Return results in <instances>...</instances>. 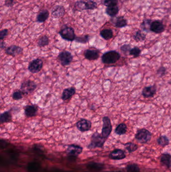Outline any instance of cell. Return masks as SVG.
I'll use <instances>...</instances> for the list:
<instances>
[{"label":"cell","instance_id":"1","mask_svg":"<svg viewBox=\"0 0 171 172\" xmlns=\"http://www.w3.org/2000/svg\"><path fill=\"white\" fill-rule=\"evenodd\" d=\"M97 7V4L93 0H80L76 2L74 9L78 11L86 10H94Z\"/></svg>","mask_w":171,"mask_h":172},{"label":"cell","instance_id":"2","mask_svg":"<svg viewBox=\"0 0 171 172\" xmlns=\"http://www.w3.org/2000/svg\"><path fill=\"white\" fill-rule=\"evenodd\" d=\"M107 140L102 135V134L98 132H94L92 135L91 142L88 145V148L89 149L102 148Z\"/></svg>","mask_w":171,"mask_h":172},{"label":"cell","instance_id":"3","mask_svg":"<svg viewBox=\"0 0 171 172\" xmlns=\"http://www.w3.org/2000/svg\"><path fill=\"white\" fill-rule=\"evenodd\" d=\"M121 58V55L118 52L111 51L106 52L102 57V62L104 64H113L117 62Z\"/></svg>","mask_w":171,"mask_h":172},{"label":"cell","instance_id":"4","mask_svg":"<svg viewBox=\"0 0 171 172\" xmlns=\"http://www.w3.org/2000/svg\"><path fill=\"white\" fill-rule=\"evenodd\" d=\"M152 133L145 128L138 130L135 135V139L140 144H146L150 140Z\"/></svg>","mask_w":171,"mask_h":172},{"label":"cell","instance_id":"5","mask_svg":"<svg viewBox=\"0 0 171 172\" xmlns=\"http://www.w3.org/2000/svg\"><path fill=\"white\" fill-rule=\"evenodd\" d=\"M37 88V85L33 81L28 80L21 84L20 91L23 94L29 95L32 93Z\"/></svg>","mask_w":171,"mask_h":172},{"label":"cell","instance_id":"6","mask_svg":"<svg viewBox=\"0 0 171 172\" xmlns=\"http://www.w3.org/2000/svg\"><path fill=\"white\" fill-rule=\"evenodd\" d=\"M59 34L63 39L69 42L74 41L76 37L74 30L71 27L63 28L59 32Z\"/></svg>","mask_w":171,"mask_h":172},{"label":"cell","instance_id":"7","mask_svg":"<svg viewBox=\"0 0 171 172\" xmlns=\"http://www.w3.org/2000/svg\"><path fill=\"white\" fill-rule=\"evenodd\" d=\"M102 135L104 138L107 139L111 132L112 131V126L111 119L108 117L104 116L102 118Z\"/></svg>","mask_w":171,"mask_h":172},{"label":"cell","instance_id":"8","mask_svg":"<svg viewBox=\"0 0 171 172\" xmlns=\"http://www.w3.org/2000/svg\"><path fill=\"white\" fill-rule=\"evenodd\" d=\"M58 60L62 66L69 65L74 59V57L71 52L66 51H62L58 56Z\"/></svg>","mask_w":171,"mask_h":172},{"label":"cell","instance_id":"9","mask_svg":"<svg viewBox=\"0 0 171 172\" xmlns=\"http://www.w3.org/2000/svg\"><path fill=\"white\" fill-rule=\"evenodd\" d=\"M43 65L42 60L40 58H36L31 61L29 64L28 69L30 72L32 74H36L42 70Z\"/></svg>","mask_w":171,"mask_h":172},{"label":"cell","instance_id":"10","mask_svg":"<svg viewBox=\"0 0 171 172\" xmlns=\"http://www.w3.org/2000/svg\"><path fill=\"white\" fill-rule=\"evenodd\" d=\"M92 122L88 119L81 118L76 124L77 129L82 132H86L90 130L92 128Z\"/></svg>","mask_w":171,"mask_h":172},{"label":"cell","instance_id":"11","mask_svg":"<svg viewBox=\"0 0 171 172\" xmlns=\"http://www.w3.org/2000/svg\"><path fill=\"white\" fill-rule=\"evenodd\" d=\"M100 51L96 48L87 49L84 52V56L88 61H95L99 58Z\"/></svg>","mask_w":171,"mask_h":172},{"label":"cell","instance_id":"12","mask_svg":"<svg viewBox=\"0 0 171 172\" xmlns=\"http://www.w3.org/2000/svg\"><path fill=\"white\" fill-rule=\"evenodd\" d=\"M83 148L81 146L77 145H70L67 147V155L71 157H77L83 151Z\"/></svg>","mask_w":171,"mask_h":172},{"label":"cell","instance_id":"13","mask_svg":"<svg viewBox=\"0 0 171 172\" xmlns=\"http://www.w3.org/2000/svg\"><path fill=\"white\" fill-rule=\"evenodd\" d=\"M23 52V49L21 47L17 45H11L7 47L5 49V53L9 56H12L13 57L21 54Z\"/></svg>","mask_w":171,"mask_h":172},{"label":"cell","instance_id":"14","mask_svg":"<svg viewBox=\"0 0 171 172\" xmlns=\"http://www.w3.org/2000/svg\"><path fill=\"white\" fill-rule=\"evenodd\" d=\"M24 109L25 115L27 117H33L37 114L38 107L36 105H28L25 106Z\"/></svg>","mask_w":171,"mask_h":172},{"label":"cell","instance_id":"15","mask_svg":"<svg viewBox=\"0 0 171 172\" xmlns=\"http://www.w3.org/2000/svg\"><path fill=\"white\" fill-rule=\"evenodd\" d=\"M165 30L163 23L159 20H154L152 22L150 26V31L156 33H161Z\"/></svg>","mask_w":171,"mask_h":172},{"label":"cell","instance_id":"16","mask_svg":"<svg viewBox=\"0 0 171 172\" xmlns=\"http://www.w3.org/2000/svg\"><path fill=\"white\" fill-rule=\"evenodd\" d=\"M157 92V87L155 85L145 87L142 90V94L145 98H151L154 96Z\"/></svg>","mask_w":171,"mask_h":172},{"label":"cell","instance_id":"17","mask_svg":"<svg viewBox=\"0 0 171 172\" xmlns=\"http://www.w3.org/2000/svg\"><path fill=\"white\" fill-rule=\"evenodd\" d=\"M110 159L113 160H121L126 157L125 151L120 149H116L109 154Z\"/></svg>","mask_w":171,"mask_h":172},{"label":"cell","instance_id":"18","mask_svg":"<svg viewBox=\"0 0 171 172\" xmlns=\"http://www.w3.org/2000/svg\"><path fill=\"white\" fill-rule=\"evenodd\" d=\"M52 16L55 18H60L65 14V9L62 6L57 5L52 9Z\"/></svg>","mask_w":171,"mask_h":172},{"label":"cell","instance_id":"19","mask_svg":"<svg viewBox=\"0 0 171 172\" xmlns=\"http://www.w3.org/2000/svg\"><path fill=\"white\" fill-rule=\"evenodd\" d=\"M76 93V89L74 87H71L66 88L63 90L62 92L61 98L63 101H66L67 100L71 98L72 96Z\"/></svg>","mask_w":171,"mask_h":172},{"label":"cell","instance_id":"20","mask_svg":"<svg viewBox=\"0 0 171 172\" xmlns=\"http://www.w3.org/2000/svg\"><path fill=\"white\" fill-rule=\"evenodd\" d=\"M160 162L163 166L168 168H171V155L168 153H164L161 155Z\"/></svg>","mask_w":171,"mask_h":172},{"label":"cell","instance_id":"21","mask_svg":"<svg viewBox=\"0 0 171 172\" xmlns=\"http://www.w3.org/2000/svg\"><path fill=\"white\" fill-rule=\"evenodd\" d=\"M12 120V113L11 110L6 111L2 113L0 115V122L1 123H9Z\"/></svg>","mask_w":171,"mask_h":172},{"label":"cell","instance_id":"22","mask_svg":"<svg viewBox=\"0 0 171 172\" xmlns=\"http://www.w3.org/2000/svg\"><path fill=\"white\" fill-rule=\"evenodd\" d=\"M49 13L48 11L46 9H44L41 11L37 16V21L39 23H43L46 21L49 17Z\"/></svg>","mask_w":171,"mask_h":172},{"label":"cell","instance_id":"23","mask_svg":"<svg viewBox=\"0 0 171 172\" xmlns=\"http://www.w3.org/2000/svg\"><path fill=\"white\" fill-rule=\"evenodd\" d=\"M100 35L105 40H108L113 37V31L111 29H104L100 31Z\"/></svg>","mask_w":171,"mask_h":172},{"label":"cell","instance_id":"24","mask_svg":"<svg viewBox=\"0 0 171 172\" xmlns=\"http://www.w3.org/2000/svg\"><path fill=\"white\" fill-rule=\"evenodd\" d=\"M106 13L111 17H114L117 15L119 8L117 5L107 7L106 10Z\"/></svg>","mask_w":171,"mask_h":172},{"label":"cell","instance_id":"25","mask_svg":"<svg viewBox=\"0 0 171 172\" xmlns=\"http://www.w3.org/2000/svg\"><path fill=\"white\" fill-rule=\"evenodd\" d=\"M114 23L116 27L121 28L127 26V21L124 17L120 16L116 18V21Z\"/></svg>","mask_w":171,"mask_h":172},{"label":"cell","instance_id":"26","mask_svg":"<svg viewBox=\"0 0 171 172\" xmlns=\"http://www.w3.org/2000/svg\"><path fill=\"white\" fill-rule=\"evenodd\" d=\"M127 131V126L126 124L124 123H121L118 124L115 130V133L116 135H125Z\"/></svg>","mask_w":171,"mask_h":172},{"label":"cell","instance_id":"27","mask_svg":"<svg viewBox=\"0 0 171 172\" xmlns=\"http://www.w3.org/2000/svg\"><path fill=\"white\" fill-rule=\"evenodd\" d=\"M153 21L150 19H145L140 24V28L143 31L146 32L150 31V26Z\"/></svg>","mask_w":171,"mask_h":172},{"label":"cell","instance_id":"28","mask_svg":"<svg viewBox=\"0 0 171 172\" xmlns=\"http://www.w3.org/2000/svg\"><path fill=\"white\" fill-rule=\"evenodd\" d=\"M157 143L160 146L164 147L169 144V140L166 135H162L157 139Z\"/></svg>","mask_w":171,"mask_h":172},{"label":"cell","instance_id":"29","mask_svg":"<svg viewBox=\"0 0 171 172\" xmlns=\"http://www.w3.org/2000/svg\"><path fill=\"white\" fill-rule=\"evenodd\" d=\"M134 40L136 42H143L144 41L146 38V35L145 34L142 32L140 30L136 31L135 35L133 36Z\"/></svg>","mask_w":171,"mask_h":172},{"label":"cell","instance_id":"30","mask_svg":"<svg viewBox=\"0 0 171 172\" xmlns=\"http://www.w3.org/2000/svg\"><path fill=\"white\" fill-rule=\"evenodd\" d=\"M49 43V38L47 36H46V35L42 36L41 37H40L38 40V45L40 47L47 46Z\"/></svg>","mask_w":171,"mask_h":172},{"label":"cell","instance_id":"31","mask_svg":"<svg viewBox=\"0 0 171 172\" xmlns=\"http://www.w3.org/2000/svg\"><path fill=\"white\" fill-rule=\"evenodd\" d=\"M125 149L128 151L129 153H133L137 150L138 146L136 144H134L132 142H127L125 144Z\"/></svg>","mask_w":171,"mask_h":172},{"label":"cell","instance_id":"32","mask_svg":"<svg viewBox=\"0 0 171 172\" xmlns=\"http://www.w3.org/2000/svg\"><path fill=\"white\" fill-rule=\"evenodd\" d=\"M126 170L127 172H140V169L139 166L135 164L127 165L126 167Z\"/></svg>","mask_w":171,"mask_h":172},{"label":"cell","instance_id":"33","mask_svg":"<svg viewBox=\"0 0 171 172\" xmlns=\"http://www.w3.org/2000/svg\"><path fill=\"white\" fill-rule=\"evenodd\" d=\"M140 53H141L140 49L138 47H135L134 48H131L129 54L131 56H133L134 58H136L140 56Z\"/></svg>","mask_w":171,"mask_h":172},{"label":"cell","instance_id":"34","mask_svg":"<svg viewBox=\"0 0 171 172\" xmlns=\"http://www.w3.org/2000/svg\"><path fill=\"white\" fill-rule=\"evenodd\" d=\"M89 39V35H84V36L76 37L75 40L77 42L85 44L88 42Z\"/></svg>","mask_w":171,"mask_h":172},{"label":"cell","instance_id":"35","mask_svg":"<svg viewBox=\"0 0 171 172\" xmlns=\"http://www.w3.org/2000/svg\"><path fill=\"white\" fill-rule=\"evenodd\" d=\"M102 3L107 7L117 5L118 0H102Z\"/></svg>","mask_w":171,"mask_h":172},{"label":"cell","instance_id":"36","mask_svg":"<svg viewBox=\"0 0 171 172\" xmlns=\"http://www.w3.org/2000/svg\"><path fill=\"white\" fill-rule=\"evenodd\" d=\"M23 94L21 91H15L12 94V98L15 100H19L22 99L23 98Z\"/></svg>","mask_w":171,"mask_h":172},{"label":"cell","instance_id":"37","mask_svg":"<svg viewBox=\"0 0 171 172\" xmlns=\"http://www.w3.org/2000/svg\"><path fill=\"white\" fill-rule=\"evenodd\" d=\"M131 49V46L130 44H124V45H122L121 47V52L126 55L127 54L128 52L130 53V52Z\"/></svg>","mask_w":171,"mask_h":172},{"label":"cell","instance_id":"38","mask_svg":"<svg viewBox=\"0 0 171 172\" xmlns=\"http://www.w3.org/2000/svg\"><path fill=\"white\" fill-rule=\"evenodd\" d=\"M166 73V69L164 66H161L157 71V74L159 77H162L165 75Z\"/></svg>","mask_w":171,"mask_h":172},{"label":"cell","instance_id":"39","mask_svg":"<svg viewBox=\"0 0 171 172\" xmlns=\"http://www.w3.org/2000/svg\"><path fill=\"white\" fill-rule=\"evenodd\" d=\"M8 34V30L6 29L1 30L0 32V39L3 40Z\"/></svg>","mask_w":171,"mask_h":172},{"label":"cell","instance_id":"40","mask_svg":"<svg viewBox=\"0 0 171 172\" xmlns=\"http://www.w3.org/2000/svg\"><path fill=\"white\" fill-rule=\"evenodd\" d=\"M14 4L13 0H6L5 5L7 7H11Z\"/></svg>","mask_w":171,"mask_h":172},{"label":"cell","instance_id":"41","mask_svg":"<svg viewBox=\"0 0 171 172\" xmlns=\"http://www.w3.org/2000/svg\"><path fill=\"white\" fill-rule=\"evenodd\" d=\"M5 43L4 42H3L2 40H1V44H0V47H1V49H3V48L5 47Z\"/></svg>","mask_w":171,"mask_h":172},{"label":"cell","instance_id":"42","mask_svg":"<svg viewBox=\"0 0 171 172\" xmlns=\"http://www.w3.org/2000/svg\"><path fill=\"white\" fill-rule=\"evenodd\" d=\"M169 29H170V31H171V23L170 24V26H169Z\"/></svg>","mask_w":171,"mask_h":172},{"label":"cell","instance_id":"43","mask_svg":"<svg viewBox=\"0 0 171 172\" xmlns=\"http://www.w3.org/2000/svg\"><path fill=\"white\" fill-rule=\"evenodd\" d=\"M121 1L122 2H126L127 1H129V0H121Z\"/></svg>","mask_w":171,"mask_h":172}]
</instances>
